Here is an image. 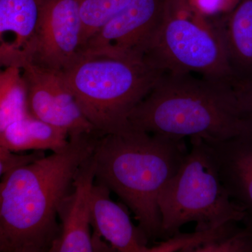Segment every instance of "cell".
Instances as JSON below:
<instances>
[{
  "label": "cell",
  "mask_w": 252,
  "mask_h": 252,
  "mask_svg": "<svg viewBox=\"0 0 252 252\" xmlns=\"http://www.w3.org/2000/svg\"><path fill=\"white\" fill-rule=\"evenodd\" d=\"M99 137L95 132L71 136L62 150L0 178V252H50L60 233L61 205Z\"/></svg>",
  "instance_id": "obj_1"
},
{
  "label": "cell",
  "mask_w": 252,
  "mask_h": 252,
  "mask_svg": "<svg viewBox=\"0 0 252 252\" xmlns=\"http://www.w3.org/2000/svg\"><path fill=\"white\" fill-rule=\"evenodd\" d=\"M188 153L184 139L130 126L97 139L94 152L96 182L107 186L129 207L149 242L162 239L158 198Z\"/></svg>",
  "instance_id": "obj_2"
},
{
  "label": "cell",
  "mask_w": 252,
  "mask_h": 252,
  "mask_svg": "<svg viewBox=\"0 0 252 252\" xmlns=\"http://www.w3.org/2000/svg\"><path fill=\"white\" fill-rule=\"evenodd\" d=\"M229 80L162 73L129 117L133 128L175 140H226L252 127L236 112Z\"/></svg>",
  "instance_id": "obj_3"
},
{
  "label": "cell",
  "mask_w": 252,
  "mask_h": 252,
  "mask_svg": "<svg viewBox=\"0 0 252 252\" xmlns=\"http://www.w3.org/2000/svg\"><path fill=\"white\" fill-rule=\"evenodd\" d=\"M63 73L99 136L127 128L131 112L162 74L142 60L86 55Z\"/></svg>",
  "instance_id": "obj_4"
},
{
  "label": "cell",
  "mask_w": 252,
  "mask_h": 252,
  "mask_svg": "<svg viewBox=\"0 0 252 252\" xmlns=\"http://www.w3.org/2000/svg\"><path fill=\"white\" fill-rule=\"evenodd\" d=\"M190 140V152L158 198L162 240L180 233L190 222L196 223L195 230H203L246 218L220 180L211 147L200 137Z\"/></svg>",
  "instance_id": "obj_5"
},
{
  "label": "cell",
  "mask_w": 252,
  "mask_h": 252,
  "mask_svg": "<svg viewBox=\"0 0 252 252\" xmlns=\"http://www.w3.org/2000/svg\"><path fill=\"white\" fill-rule=\"evenodd\" d=\"M143 61L162 73L233 78L218 18L200 14L189 0H163L160 22Z\"/></svg>",
  "instance_id": "obj_6"
},
{
  "label": "cell",
  "mask_w": 252,
  "mask_h": 252,
  "mask_svg": "<svg viewBox=\"0 0 252 252\" xmlns=\"http://www.w3.org/2000/svg\"><path fill=\"white\" fill-rule=\"evenodd\" d=\"M162 5L163 0H131L91 36L82 55L143 61L160 22Z\"/></svg>",
  "instance_id": "obj_7"
},
{
  "label": "cell",
  "mask_w": 252,
  "mask_h": 252,
  "mask_svg": "<svg viewBox=\"0 0 252 252\" xmlns=\"http://www.w3.org/2000/svg\"><path fill=\"white\" fill-rule=\"evenodd\" d=\"M31 115L69 137L96 132L79 107L64 73L31 63L23 68Z\"/></svg>",
  "instance_id": "obj_8"
},
{
  "label": "cell",
  "mask_w": 252,
  "mask_h": 252,
  "mask_svg": "<svg viewBox=\"0 0 252 252\" xmlns=\"http://www.w3.org/2000/svg\"><path fill=\"white\" fill-rule=\"evenodd\" d=\"M77 0H43L32 63L64 72L82 56Z\"/></svg>",
  "instance_id": "obj_9"
},
{
  "label": "cell",
  "mask_w": 252,
  "mask_h": 252,
  "mask_svg": "<svg viewBox=\"0 0 252 252\" xmlns=\"http://www.w3.org/2000/svg\"><path fill=\"white\" fill-rule=\"evenodd\" d=\"M95 182L94 154L73 180L59 212L60 233L49 252H96L91 222V194Z\"/></svg>",
  "instance_id": "obj_10"
},
{
  "label": "cell",
  "mask_w": 252,
  "mask_h": 252,
  "mask_svg": "<svg viewBox=\"0 0 252 252\" xmlns=\"http://www.w3.org/2000/svg\"><path fill=\"white\" fill-rule=\"evenodd\" d=\"M43 0H0V68L34 61Z\"/></svg>",
  "instance_id": "obj_11"
},
{
  "label": "cell",
  "mask_w": 252,
  "mask_h": 252,
  "mask_svg": "<svg viewBox=\"0 0 252 252\" xmlns=\"http://www.w3.org/2000/svg\"><path fill=\"white\" fill-rule=\"evenodd\" d=\"M207 144L230 198L243 207L245 220L252 225V127L226 140Z\"/></svg>",
  "instance_id": "obj_12"
},
{
  "label": "cell",
  "mask_w": 252,
  "mask_h": 252,
  "mask_svg": "<svg viewBox=\"0 0 252 252\" xmlns=\"http://www.w3.org/2000/svg\"><path fill=\"white\" fill-rule=\"evenodd\" d=\"M107 186L94 182L91 194L94 232L119 252H148L149 240L132 223L125 209L113 201Z\"/></svg>",
  "instance_id": "obj_13"
},
{
  "label": "cell",
  "mask_w": 252,
  "mask_h": 252,
  "mask_svg": "<svg viewBox=\"0 0 252 252\" xmlns=\"http://www.w3.org/2000/svg\"><path fill=\"white\" fill-rule=\"evenodd\" d=\"M219 25L226 51L232 79H252V0L240 2Z\"/></svg>",
  "instance_id": "obj_14"
},
{
  "label": "cell",
  "mask_w": 252,
  "mask_h": 252,
  "mask_svg": "<svg viewBox=\"0 0 252 252\" xmlns=\"http://www.w3.org/2000/svg\"><path fill=\"white\" fill-rule=\"evenodd\" d=\"M69 139L67 132L30 114L11 123L0 133V145L15 153L55 152L64 149Z\"/></svg>",
  "instance_id": "obj_15"
},
{
  "label": "cell",
  "mask_w": 252,
  "mask_h": 252,
  "mask_svg": "<svg viewBox=\"0 0 252 252\" xmlns=\"http://www.w3.org/2000/svg\"><path fill=\"white\" fill-rule=\"evenodd\" d=\"M30 114L23 69L3 68L0 71V133L11 123Z\"/></svg>",
  "instance_id": "obj_16"
},
{
  "label": "cell",
  "mask_w": 252,
  "mask_h": 252,
  "mask_svg": "<svg viewBox=\"0 0 252 252\" xmlns=\"http://www.w3.org/2000/svg\"><path fill=\"white\" fill-rule=\"evenodd\" d=\"M237 221H228L215 228L195 230L194 233H178L149 247L148 252H195L198 248L228 236L239 228Z\"/></svg>",
  "instance_id": "obj_17"
},
{
  "label": "cell",
  "mask_w": 252,
  "mask_h": 252,
  "mask_svg": "<svg viewBox=\"0 0 252 252\" xmlns=\"http://www.w3.org/2000/svg\"><path fill=\"white\" fill-rule=\"evenodd\" d=\"M82 23L84 47L88 40L131 0H77Z\"/></svg>",
  "instance_id": "obj_18"
},
{
  "label": "cell",
  "mask_w": 252,
  "mask_h": 252,
  "mask_svg": "<svg viewBox=\"0 0 252 252\" xmlns=\"http://www.w3.org/2000/svg\"><path fill=\"white\" fill-rule=\"evenodd\" d=\"M195 252H252V225L247 223L231 234L198 248Z\"/></svg>",
  "instance_id": "obj_19"
},
{
  "label": "cell",
  "mask_w": 252,
  "mask_h": 252,
  "mask_svg": "<svg viewBox=\"0 0 252 252\" xmlns=\"http://www.w3.org/2000/svg\"><path fill=\"white\" fill-rule=\"evenodd\" d=\"M228 83L238 115L244 119L252 121V79H231Z\"/></svg>",
  "instance_id": "obj_20"
},
{
  "label": "cell",
  "mask_w": 252,
  "mask_h": 252,
  "mask_svg": "<svg viewBox=\"0 0 252 252\" xmlns=\"http://www.w3.org/2000/svg\"><path fill=\"white\" fill-rule=\"evenodd\" d=\"M240 0H189L190 5L205 17L215 19L230 12Z\"/></svg>",
  "instance_id": "obj_21"
},
{
  "label": "cell",
  "mask_w": 252,
  "mask_h": 252,
  "mask_svg": "<svg viewBox=\"0 0 252 252\" xmlns=\"http://www.w3.org/2000/svg\"><path fill=\"white\" fill-rule=\"evenodd\" d=\"M43 155L42 152H33L30 154L15 153L0 145V178L14 167L32 161Z\"/></svg>",
  "instance_id": "obj_22"
},
{
  "label": "cell",
  "mask_w": 252,
  "mask_h": 252,
  "mask_svg": "<svg viewBox=\"0 0 252 252\" xmlns=\"http://www.w3.org/2000/svg\"><path fill=\"white\" fill-rule=\"evenodd\" d=\"M1 68H0V71H1Z\"/></svg>",
  "instance_id": "obj_23"
}]
</instances>
